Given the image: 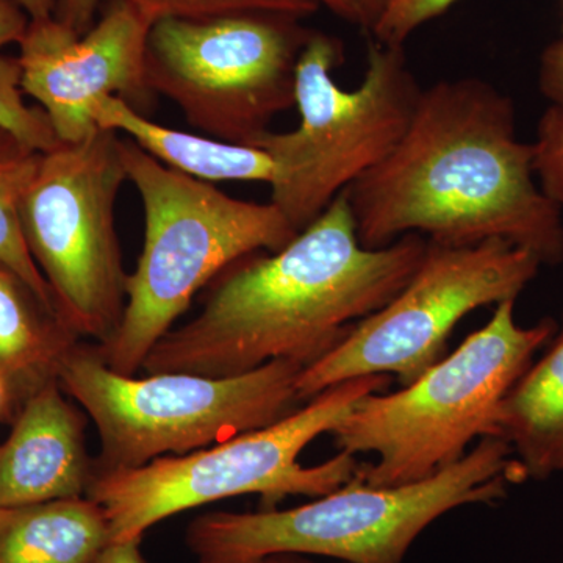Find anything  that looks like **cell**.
<instances>
[{"instance_id": "ac0fdd59", "label": "cell", "mask_w": 563, "mask_h": 563, "mask_svg": "<svg viewBox=\"0 0 563 563\" xmlns=\"http://www.w3.org/2000/svg\"><path fill=\"white\" fill-rule=\"evenodd\" d=\"M43 152L0 129V263L18 274L57 314L54 292L33 261L21 229V203L38 172ZM62 318V317H60Z\"/></svg>"}, {"instance_id": "f1b7e54d", "label": "cell", "mask_w": 563, "mask_h": 563, "mask_svg": "<svg viewBox=\"0 0 563 563\" xmlns=\"http://www.w3.org/2000/svg\"><path fill=\"white\" fill-rule=\"evenodd\" d=\"M18 410H20V407H18L16 401L11 396L9 387L0 379V420L9 417L14 418Z\"/></svg>"}, {"instance_id": "cb8c5ba5", "label": "cell", "mask_w": 563, "mask_h": 563, "mask_svg": "<svg viewBox=\"0 0 563 563\" xmlns=\"http://www.w3.org/2000/svg\"><path fill=\"white\" fill-rule=\"evenodd\" d=\"M387 0H318L324 3L336 16L343 18L351 24L361 25L372 32L379 21Z\"/></svg>"}, {"instance_id": "8992f818", "label": "cell", "mask_w": 563, "mask_h": 563, "mask_svg": "<svg viewBox=\"0 0 563 563\" xmlns=\"http://www.w3.org/2000/svg\"><path fill=\"white\" fill-rule=\"evenodd\" d=\"M391 376L355 377L332 385L266 428L185 455H163L139 468L96 470L87 496L109 520L111 542L143 539L173 515L232 496L258 495L262 509L290 496L320 498L351 483L357 455L340 451L306 466L299 457L322 433H331L365 396L385 391Z\"/></svg>"}, {"instance_id": "603a6c76", "label": "cell", "mask_w": 563, "mask_h": 563, "mask_svg": "<svg viewBox=\"0 0 563 563\" xmlns=\"http://www.w3.org/2000/svg\"><path fill=\"white\" fill-rule=\"evenodd\" d=\"M539 87L544 98L563 107V40L543 52L539 69Z\"/></svg>"}, {"instance_id": "7402d4cb", "label": "cell", "mask_w": 563, "mask_h": 563, "mask_svg": "<svg viewBox=\"0 0 563 563\" xmlns=\"http://www.w3.org/2000/svg\"><path fill=\"white\" fill-rule=\"evenodd\" d=\"M459 0H387L372 31L376 43L402 47L410 33L444 13Z\"/></svg>"}, {"instance_id": "4316f807", "label": "cell", "mask_w": 563, "mask_h": 563, "mask_svg": "<svg viewBox=\"0 0 563 563\" xmlns=\"http://www.w3.org/2000/svg\"><path fill=\"white\" fill-rule=\"evenodd\" d=\"M141 540L110 542L96 563H146L140 550Z\"/></svg>"}, {"instance_id": "d6986e66", "label": "cell", "mask_w": 563, "mask_h": 563, "mask_svg": "<svg viewBox=\"0 0 563 563\" xmlns=\"http://www.w3.org/2000/svg\"><path fill=\"white\" fill-rule=\"evenodd\" d=\"M151 24L161 20H210L243 13H280L301 18L317 11L318 0H122Z\"/></svg>"}, {"instance_id": "f546056e", "label": "cell", "mask_w": 563, "mask_h": 563, "mask_svg": "<svg viewBox=\"0 0 563 563\" xmlns=\"http://www.w3.org/2000/svg\"><path fill=\"white\" fill-rule=\"evenodd\" d=\"M257 563H317L313 562L309 555L302 554H273L268 555V558L262 559L261 562ZM336 563H346V562H336Z\"/></svg>"}, {"instance_id": "3957f363", "label": "cell", "mask_w": 563, "mask_h": 563, "mask_svg": "<svg viewBox=\"0 0 563 563\" xmlns=\"http://www.w3.org/2000/svg\"><path fill=\"white\" fill-rule=\"evenodd\" d=\"M499 437H484L461 461L420 483L373 487L354 479L291 509L211 512L195 518L185 542L196 563H257L273 554L321 555L346 563H404L443 515L495 504L525 483Z\"/></svg>"}, {"instance_id": "5bb4252c", "label": "cell", "mask_w": 563, "mask_h": 563, "mask_svg": "<svg viewBox=\"0 0 563 563\" xmlns=\"http://www.w3.org/2000/svg\"><path fill=\"white\" fill-rule=\"evenodd\" d=\"M79 340L60 314L0 263V379L20 409L33 393L57 380L62 363Z\"/></svg>"}, {"instance_id": "2e32d148", "label": "cell", "mask_w": 563, "mask_h": 563, "mask_svg": "<svg viewBox=\"0 0 563 563\" xmlns=\"http://www.w3.org/2000/svg\"><path fill=\"white\" fill-rule=\"evenodd\" d=\"M96 125L125 135L155 161L203 181L243 180L272 184V157L258 147L203 139L152 122L118 96L91 106Z\"/></svg>"}, {"instance_id": "d4e9b609", "label": "cell", "mask_w": 563, "mask_h": 563, "mask_svg": "<svg viewBox=\"0 0 563 563\" xmlns=\"http://www.w3.org/2000/svg\"><path fill=\"white\" fill-rule=\"evenodd\" d=\"M101 0H57L54 20L77 35H85L92 27Z\"/></svg>"}, {"instance_id": "6da1fadb", "label": "cell", "mask_w": 563, "mask_h": 563, "mask_svg": "<svg viewBox=\"0 0 563 563\" xmlns=\"http://www.w3.org/2000/svg\"><path fill=\"white\" fill-rule=\"evenodd\" d=\"M343 192L366 250L417 233L443 246L506 240L563 262L562 210L537 185L512 99L484 80L422 90L398 146Z\"/></svg>"}, {"instance_id": "277c9868", "label": "cell", "mask_w": 563, "mask_h": 563, "mask_svg": "<svg viewBox=\"0 0 563 563\" xmlns=\"http://www.w3.org/2000/svg\"><path fill=\"white\" fill-rule=\"evenodd\" d=\"M120 150L143 201L144 244L125 279L120 328L96 350L111 372L133 376L214 277L246 255L284 250L299 232L272 202L232 198L155 161L128 136Z\"/></svg>"}, {"instance_id": "83f0119b", "label": "cell", "mask_w": 563, "mask_h": 563, "mask_svg": "<svg viewBox=\"0 0 563 563\" xmlns=\"http://www.w3.org/2000/svg\"><path fill=\"white\" fill-rule=\"evenodd\" d=\"M27 14L31 21L49 20L54 18L57 0H14Z\"/></svg>"}, {"instance_id": "52a82bcc", "label": "cell", "mask_w": 563, "mask_h": 563, "mask_svg": "<svg viewBox=\"0 0 563 563\" xmlns=\"http://www.w3.org/2000/svg\"><path fill=\"white\" fill-rule=\"evenodd\" d=\"M306 366L273 361L239 374L210 377L111 372L96 346L76 344L58 384L98 429L96 470L139 468L163 455H185L266 428L302 406L298 377Z\"/></svg>"}, {"instance_id": "7a4b0ae2", "label": "cell", "mask_w": 563, "mask_h": 563, "mask_svg": "<svg viewBox=\"0 0 563 563\" xmlns=\"http://www.w3.org/2000/svg\"><path fill=\"white\" fill-rule=\"evenodd\" d=\"M426 250L417 233L363 247L342 191L284 250L214 277L201 313L162 336L141 368L229 377L273 361L312 365L409 284Z\"/></svg>"}, {"instance_id": "8fae6325", "label": "cell", "mask_w": 563, "mask_h": 563, "mask_svg": "<svg viewBox=\"0 0 563 563\" xmlns=\"http://www.w3.org/2000/svg\"><path fill=\"white\" fill-rule=\"evenodd\" d=\"M542 263L506 240L470 246L428 242L412 279L387 306L355 322L351 332L298 377L301 404L355 377L396 376L401 387L446 355L455 325L481 307L518 299Z\"/></svg>"}, {"instance_id": "44dd1931", "label": "cell", "mask_w": 563, "mask_h": 563, "mask_svg": "<svg viewBox=\"0 0 563 563\" xmlns=\"http://www.w3.org/2000/svg\"><path fill=\"white\" fill-rule=\"evenodd\" d=\"M532 144L533 173L550 201L563 209V107L551 103L540 118Z\"/></svg>"}, {"instance_id": "9c48e42d", "label": "cell", "mask_w": 563, "mask_h": 563, "mask_svg": "<svg viewBox=\"0 0 563 563\" xmlns=\"http://www.w3.org/2000/svg\"><path fill=\"white\" fill-rule=\"evenodd\" d=\"M299 18L243 13L151 25L144 81L213 140L252 146L296 106V65L312 32Z\"/></svg>"}, {"instance_id": "30bf717a", "label": "cell", "mask_w": 563, "mask_h": 563, "mask_svg": "<svg viewBox=\"0 0 563 563\" xmlns=\"http://www.w3.org/2000/svg\"><path fill=\"white\" fill-rule=\"evenodd\" d=\"M121 135L98 128L79 143L41 155L21 203L25 244L77 335L109 342L125 309L114 207L128 180Z\"/></svg>"}, {"instance_id": "5b68a950", "label": "cell", "mask_w": 563, "mask_h": 563, "mask_svg": "<svg viewBox=\"0 0 563 563\" xmlns=\"http://www.w3.org/2000/svg\"><path fill=\"white\" fill-rule=\"evenodd\" d=\"M515 303L499 302L484 328L412 384L365 396L335 426L339 451L376 454L357 472L363 483H420L461 461L474 440L498 437L503 399L558 331L553 318L518 324Z\"/></svg>"}, {"instance_id": "ffe728a7", "label": "cell", "mask_w": 563, "mask_h": 563, "mask_svg": "<svg viewBox=\"0 0 563 563\" xmlns=\"http://www.w3.org/2000/svg\"><path fill=\"white\" fill-rule=\"evenodd\" d=\"M21 77L20 60L0 55V129L44 154L55 150L60 141L46 111L24 102Z\"/></svg>"}, {"instance_id": "484cf974", "label": "cell", "mask_w": 563, "mask_h": 563, "mask_svg": "<svg viewBox=\"0 0 563 563\" xmlns=\"http://www.w3.org/2000/svg\"><path fill=\"white\" fill-rule=\"evenodd\" d=\"M27 14L14 0H0V47L21 43L29 27Z\"/></svg>"}, {"instance_id": "e0dca14e", "label": "cell", "mask_w": 563, "mask_h": 563, "mask_svg": "<svg viewBox=\"0 0 563 563\" xmlns=\"http://www.w3.org/2000/svg\"><path fill=\"white\" fill-rule=\"evenodd\" d=\"M109 520L88 496L0 507V563H96Z\"/></svg>"}, {"instance_id": "4fadbf2b", "label": "cell", "mask_w": 563, "mask_h": 563, "mask_svg": "<svg viewBox=\"0 0 563 563\" xmlns=\"http://www.w3.org/2000/svg\"><path fill=\"white\" fill-rule=\"evenodd\" d=\"M92 473L85 417L52 380L25 399L0 442V507L81 498Z\"/></svg>"}, {"instance_id": "9a60e30c", "label": "cell", "mask_w": 563, "mask_h": 563, "mask_svg": "<svg viewBox=\"0 0 563 563\" xmlns=\"http://www.w3.org/2000/svg\"><path fill=\"white\" fill-rule=\"evenodd\" d=\"M498 437L509 443L526 481L563 473V313L542 357L503 399Z\"/></svg>"}, {"instance_id": "ba28073f", "label": "cell", "mask_w": 563, "mask_h": 563, "mask_svg": "<svg viewBox=\"0 0 563 563\" xmlns=\"http://www.w3.org/2000/svg\"><path fill=\"white\" fill-rule=\"evenodd\" d=\"M339 40L312 32L296 65L298 128L252 143L272 157V202L298 232L309 228L352 181L379 165L409 129L422 88L402 47L374 43L354 90L333 80Z\"/></svg>"}, {"instance_id": "7c38bea8", "label": "cell", "mask_w": 563, "mask_h": 563, "mask_svg": "<svg viewBox=\"0 0 563 563\" xmlns=\"http://www.w3.org/2000/svg\"><path fill=\"white\" fill-rule=\"evenodd\" d=\"M151 22L113 0L85 35L49 20L29 22L20 43L21 88L46 111L60 143H79L98 131L91 106L118 96L141 111L152 92L144 81Z\"/></svg>"}]
</instances>
